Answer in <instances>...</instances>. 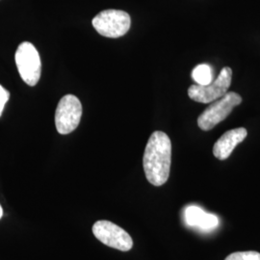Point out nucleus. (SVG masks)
<instances>
[{
  "label": "nucleus",
  "instance_id": "obj_1",
  "mask_svg": "<svg viewBox=\"0 0 260 260\" xmlns=\"http://www.w3.org/2000/svg\"><path fill=\"white\" fill-rule=\"evenodd\" d=\"M172 162V143L166 133L155 131L149 137L143 157V166L150 184L161 186L167 182Z\"/></svg>",
  "mask_w": 260,
  "mask_h": 260
},
{
  "label": "nucleus",
  "instance_id": "obj_2",
  "mask_svg": "<svg viewBox=\"0 0 260 260\" xmlns=\"http://www.w3.org/2000/svg\"><path fill=\"white\" fill-rule=\"evenodd\" d=\"M242 103L240 94L235 92H228L222 98L215 101L198 118V125L202 130L208 131L218 123L225 120L233 108Z\"/></svg>",
  "mask_w": 260,
  "mask_h": 260
},
{
  "label": "nucleus",
  "instance_id": "obj_3",
  "mask_svg": "<svg viewBox=\"0 0 260 260\" xmlns=\"http://www.w3.org/2000/svg\"><path fill=\"white\" fill-rule=\"evenodd\" d=\"M15 60L22 80L29 86L37 85L42 73V62L36 47L29 42L21 43L16 51Z\"/></svg>",
  "mask_w": 260,
  "mask_h": 260
},
{
  "label": "nucleus",
  "instance_id": "obj_4",
  "mask_svg": "<svg viewBox=\"0 0 260 260\" xmlns=\"http://www.w3.org/2000/svg\"><path fill=\"white\" fill-rule=\"evenodd\" d=\"M93 26L102 36L120 38L129 30L130 16L121 10H105L93 19Z\"/></svg>",
  "mask_w": 260,
  "mask_h": 260
},
{
  "label": "nucleus",
  "instance_id": "obj_5",
  "mask_svg": "<svg viewBox=\"0 0 260 260\" xmlns=\"http://www.w3.org/2000/svg\"><path fill=\"white\" fill-rule=\"evenodd\" d=\"M233 71L225 67L218 77L208 85H192L188 89V95L191 100L200 103H211L228 93L232 84Z\"/></svg>",
  "mask_w": 260,
  "mask_h": 260
},
{
  "label": "nucleus",
  "instance_id": "obj_6",
  "mask_svg": "<svg viewBox=\"0 0 260 260\" xmlns=\"http://www.w3.org/2000/svg\"><path fill=\"white\" fill-rule=\"evenodd\" d=\"M82 117V104L74 94H66L58 103L55 112L57 131L66 135L78 126Z\"/></svg>",
  "mask_w": 260,
  "mask_h": 260
},
{
  "label": "nucleus",
  "instance_id": "obj_7",
  "mask_svg": "<svg viewBox=\"0 0 260 260\" xmlns=\"http://www.w3.org/2000/svg\"><path fill=\"white\" fill-rule=\"evenodd\" d=\"M93 235L104 245L121 251H128L133 247L129 234L116 223L109 221H98L93 225Z\"/></svg>",
  "mask_w": 260,
  "mask_h": 260
},
{
  "label": "nucleus",
  "instance_id": "obj_8",
  "mask_svg": "<svg viewBox=\"0 0 260 260\" xmlns=\"http://www.w3.org/2000/svg\"><path fill=\"white\" fill-rule=\"evenodd\" d=\"M247 130L244 127L229 130L220 137L213 147L214 156L219 160H225L231 156L233 149L247 137Z\"/></svg>",
  "mask_w": 260,
  "mask_h": 260
},
{
  "label": "nucleus",
  "instance_id": "obj_9",
  "mask_svg": "<svg viewBox=\"0 0 260 260\" xmlns=\"http://www.w3.org/2000/svg\"><path fill=\"white\" fill-rule=\"evenodd\" d=\"M184 217L186 223L190 226L200 228L204 231L213 230L219 223V220L215 215L206 213L202 208L194 205L186 208Z\"/></svg>",
  "mask_w": 260,
  "mask_h": 260
},
{
  "label": "nucleus",
  "instance_id": "obj_10",
  "mask_svg": "<svg viewBox=\"0 0 260 260\" xmlns=\"http://www.w3.org/2000/svg\"><path fill=\"white\" fill-rule=\"evenodd\" d=\"M192 78L197 85L205 86L213 81V70L207 64H201L192 71Z\"/></svg>",
  "mask_w": 260,
  "mask_h": 260
},
{
  "label": "nucleus",
  "instance_id": "obj_11",
  "mask_svg": "<svg viewBox=\"0 0 260 260\" xmlns=\"http://www.w3.org/2000/svg\"><path fill=\"white\" fill-rule=\"evenodd\" d=\"M224 260H260V252L257 251H236L230 254Z\"/></svg>",
  "mask_w": 260,
  "mask_h": 260
},
{
  "label": "nucleus",
  "instance_id": "obj_12",
  "mask_svg": "<svg viewBox=\"0 0 260 260\" xmlns=\"http://www.w3.org/2000/svg\"><path fill=\"white\" fill-rule=\"evenodd\" d=\"M10 93L4 88L0 85V117L2 115L3 109L5 107V104L9 101Z\"/></svg>",
  "mask_w": 260,
  "mask_h": 260
},
{
  "label": "nucleus",
  "instance_id": "obj_13",
  "mask_svg": "<svg viewBox=\"0 0 260 260\" xmlns=\"http://www.w3.org/2000/svg\"><path fill=\"white\" fill-rule=\"evenodd\" d=\"M2 216H3V209H2V206L0 205V219L2 218Z\"/></svg>",
  "mask_w": 260,
  "mask_h": 260
}]
</instances>
